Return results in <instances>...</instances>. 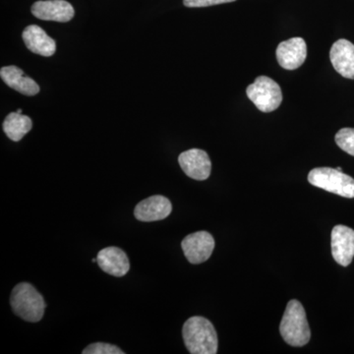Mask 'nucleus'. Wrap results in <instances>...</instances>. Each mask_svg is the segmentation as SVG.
Masks as SVG:
<instances>
[{
    "label": "nucleus",
    "instance_id": "1",
    "mask_svg": "<svg viewBox=\"0 0 354 354\" xmlns=\"http://www.w3.org/2000/svg\"><path fill=\"white\" fill-rule=\"evenodd\" d=\"M184 344L192 354H216L218 353V335L215 327L204 317H191L184 324Z\"/></svg>",
    "mask_w": 354,
    "mask_h": 354
},
{
    "label": "nucleus",
    "instance_id": "2",
    "mask_svg": "<svg viewBox=\"0 0 354 354\" xmlns=\"http://www.w3.org/2000/svg\"><path fill=\"white\" fill-rule=\"evenodd\" d=\"M279 333L286 344L291 346L300 348L308 344L311 332L304 306L298 300H290L286 305L279 325Z\"/></svg>",
    "mask_w": 354,
    "mask_h": 354
},
{
    "label": "nucleus",
    "instance_id": "3",
    "mask_svg": "<svg viewBox=\"0 0 354 354\" xmlns=\"http://www.w3.org/2000/svg\"><path fill=\"white\" fill-rule=\"evenodd\" d=\"M10 304L16 315L31 323L41 321L46 309L43 295L29 283H21L13 288Z\"/></svg>",
    "mask_w": 354,
    "mask_h": 354
},
{
    "label": "nucleus",
    "instance_id": "4",
    "mask_svg": "<svg viewBox=\"0 0 354 354\" xmlns=\"http://www.w3.org/2000/svg\"><path fill=\"white\" fill-rule=\"evenodd\" d=\"M308 181L316 187L339 196L354 198V179L353 177L330 167H317L308 174Z\"/></svg>",
    "mask_w": 354,
    "mask_h": 354
},
{
    "label": "nucleus",
    "instance_id": "5",
    "mask_svg": "<svg viewBox=\"0 0 354 354\" xmlns=\"http://www.w3.org/2000/svg\"><path fill=\"white\" fill-rule=\"evenodd\" d=\"M249 100L262 113H272L281 106L283 93L278 83L267 76L256 78L246 88Z\"/></svg>",
    "mask_w": 354,
    "mask_h": 354
},
{
    "label": "nucleus",
    "instance_id": "6",
    "mask_svg": "<svg viewBox=\"0 0 354 354\" xmlns=\"http://www.w3.org/2000/svg\"><path fill=\"white\" fill-rule=\"evenodd\" d=\"M181 248L191 264H201L211 257L215 248V239L209 232H194L183 239Z\"/></svg>",
    "mask_w": 354,
    "mask_h": 354
},
{
    "label": "nucleus",
    "instance_id": "7",
    "mask_svg": "<svg viewBox=\"0 0 354 354\" xmlns=\"http://www.w3.org/2000/svg\"><path fill=\"white\" fill-rule=\"evenodd\" d=\"M333 258L337 264L348 267L354 257V230L346 225H335L330 234Z\"/></svg>",
    "mask_w": 354,
    "mask_h": 354
},
{
    "label": "nucleus",
    "instance_id": "8",
    "mask_svg": "<svg viewBox=\"0 0 354 354\" xmlns=\"http://www.w3.org/2000/svg\"><path fill=\"white\" fill-rule=\"evenodd\" d=\"M178 162L184 174L195 180H206L211 174V160L208 153L200 149H191L181 153Z\"/></svg>",
    "mask_w": 354,
    "mask_h": 354
},
{
    "label": "nucleus",
    "instance_id": "9",
    "mask_svg": "<svg viewBox=\"0 0 354 354\" xmlns=\"http://www.w3.org/2000/svg\"><path fill=\"white\" fill-rule=\"evenodd\" d=\"M32 14L38 19L69 22L75 15V10L69 2L65 0H41L32 6Z\"/></svg>",
    "mask_w": 354,
    "mask_h": 354
},
{
    "label": "nucleus",
    "instance_id": "10",
    "mask_svg": "<svg viewBox=\"0 0 354 354\" xmlns=\"http://www.w3.org/2000/svg\"><path fill=\"white\" fill-rule=\"evenodd\" d=\"M171 203L167 197L153 195L137 204L134 209V216L140 221L152 223L165 220L171 215Z\"/></svg>",
    "mask_w": 354,
    "mask_h": 354
},
{
    "label": "nucleus",
    "instance_id": "11",
    "mask_svg": "<svg viewBox=\"0 0 354 354\" xmlns=\"http://www.w3.org/2000/svg\"><path fill=\"white\" fill-rule=\"evenodd\" d=\"M279 64L286 70L299 68L307 57L306 43L302 38H292L283 41L277 48Z\"/></svg>",
    "mask_w": 354,
    "mask_h": 354
},
{
    "label": "nucleus",
    "instance_id": "12",
    "mask_svg": "<svg viewBox=\"0 0 354 354\" xmlns=\"http://www.w3.org/2000/svg\"><path fill=\"white\" fill-rule=\"evenodd\" d=\"M97 264L102 271L116 278L125 276L130 270L127 253L118 247H106L97 253Z\"/></svg>",
    "mask_w": 354,
    "mask_h": 354
},
{
    "label": "nucleus",
    "instance_id": "13",
    "mask_svg": "<svg viewBox=\"0 0 354 354\" xmlns=\"http://www.w3.org/2000/svg\"><path fill=\"white\" fill-rule=\"evenodd\" d=\"M330 59L337 73L354 80V44L348 39H339L333 44Z\"/></svg>",
    "mask_w": 354,
    "mask_h": 354
},
{
    "label": "nucleus",
    "instance_id": "14",
    "mask_svg": "<svg viewBox=\"0 0 354 354\" xmlns=\"http://www.w3.org/2000/svg\"><path fill=\"white\" fill-rule=\"evenodd\" d=\"M22 38L28 50L41 57H53L57 50L55 39L48 36L39 26H28L23 32Z\"/></svg>",
    "mask_w": 354,
    "mask_h": 354
},
{
    "label": "nucleus",
    "instance_id": "15",
    "mask_svg": "<svg viewBox=\"0 0 354 354\" xmlns=\"http://www.w3.org/2000/svg\"><path fill=\"white\" fill-rule=\"evenodd\" d=\"M0 76L8 87L17 91L20 94L29 95V97L39 94L38 84L29 76L25 75L24 71L19 67L14 65L2 67L0 70Z\"/></svg>",
    "mask_w": 354,
    "mask_h": 354
},
{
    "label": "nucleus",
    "instance_id": "16",
    "mask_svg": "<svg viewBox=\"0 0 354 354\" xmlns=\"http://www.w3.org/2000/svg\"><path fill=\"white\" fill-rule=\"evenodd\" d=\"M31 118L22 113H10L6 116L3 122V131L9 139L19 142L27 133L32 129Z\"/></svg>",
    "mask_w": 354,
    "mask_h": 354
},
{
    "label": "nucleus",
    "instance_id": "17",
    "mask_svg": "<svg viewBox=\"0 0 354 354\" xmlns=\"http://www.w3.org/2000/svg\"><path fill=\"white\" fill-rule=\"evenodd\" d=\"M335 140L342 151L354 157V128H342L335 134Z\"/></svg>",
    "mask_w": 354,
    "mask_h": 354
},
{
    "label": "nucleus",
    "instance_id": "18",
    "mask_svg": "<svg viewBox=\"0 0 354 354\" xmlns=\"http://www.w3.org/2000/svg\"><path fill=\"white\" fill-rule=\"evenodd\" d=\"M83 354H124L118 346L104 342H95L90 344L82 351Z\"/></svg>",
    "mask_w": 354,
    "mask_h": 354
},
{
    "label": "nucleus",
    "instance_id": "19",
    "mask_svg": "<svg viewBox=\"0 0 354 354\" xmlns=\"http://www.w3.org/2000/svg\"><path fill=\"white\" fill-rule=\"evenodd\" d=\"M235 0H183V4L190 8H197V7H208L218 6V4L230 3Z\"/></svg>",
    "mask_w": 354,
    "mask_h": 354
},
{
    "label": "nucleus",
    "instance_id": "20",
    "mask_svg": "<svg viewBox=\"0 0 354 354\" xmlns=\"http://www.w3.org/2000/svg\"><path fill=\"white\" fill-rule=\"evenodd\" d=\"M17 113H22V109H18Z\"/></svg>",
    "mask_w": 354,
    "mask_h": 354
},
{
    "label": "nucleus",
    "instance_id": "21",
    "mask_svg": "<svg viewBox=\"0 0 354 354\" xmlns=\"http://www.w3.org/2000/svg\"><path fill=\"white\" fill-rule=\"evenodd\" d=\"M337 171H342V167H337Z\"/></svg>",
    "mask_w": 354,
    "mask_h": 354
}]
</instances>
